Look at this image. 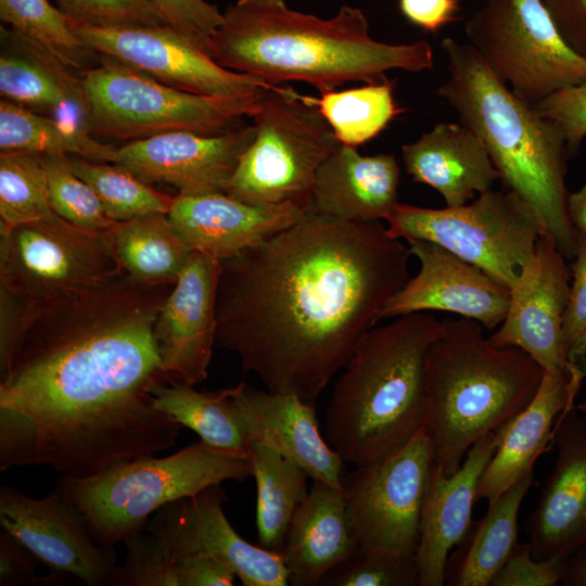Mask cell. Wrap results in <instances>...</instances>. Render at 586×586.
<instances>
[{
    "mask_svg": "<svg viewBox=\"0 0 586 586\" xmlns=\"http://www.w3.org/2000/svg\"><path fill=\"white\" fill-rule=\"evenodd\" d=\"M173 286L119 271L39 304L0 378L1 471L84 477L176 445L182 426L150 394L167 382L154 323Z\"/></svg>",
    "mask_w": 586,
    "mask_h": 586,
    "instance_id": "obj_1",
    "label": "cell"
},
{
    "mask_svg": "<svg viewBox=\"0 0 586 586\" xmlns=\"http://www.w3.org/2000/svg\"><path fill=\"white\" fill-rule=\"evenodd\" d=\"M410 256L380 221L309 211L222 260L216 346L235 353L266 390L316 405L410 278Z\"/></svg>",
    "mask_w": 586,
    "mask_h": 586,
    "instance_id": "obj_2",
    "label": "cell"
},
{
    "mask_svg": "<svg viewBox=\"0 0 586 586\" xmlns=\"http://www.w3.org/2000/svg\"><path fill=\"white\" fill-rule=\"evenodd\" d=\"M221 67L270 85L303 81L320 94L349 81L385 84L391 69L433 67L429 42L391 44L374 40L364 12L342 5L321 18L290 9L284 0H237L224 12L209 41Z\"/></svg>",
    "mask_w": 586,
    "mask_h": 586,
    "instance_id": "obj_3",
    "label": "cell"
},
{
    "mask_svg": "<svg viewBox=\"0 0 586 586\" xmlns=\"http://www.w3.org/2000/svg\"><path fill=\"white\" fill-rule=\"evenodd\" d=\"M441 47L448 78L436 94L481 138L507 190L537 209L547 235L573 260L577 238L568 213L570 156L561 131L496 77L469 43L447 37Z\"/></svg>",
    "mask_w": 586,
    "mask_h": 586,
    "instance_id": "obj_4",
    "label": "cell"
},
{
    "mask_svg": "<svg viewBox=\"0 0 586 586\" xmlns=\"http://www.w3.org/2000/svg\"><path fill=\"white\" fill-rule=\"evenodd\" d=\"M443 331V320L420 311L374 326L362 336L324 415L326 440L344 462L379 460L424 426V355Z\"/></svg>",
    "mask_w": 586,
    "mask_h": 586,
    "instance_id": "obj_5",
    "label": "cell"
},
{
    "mask_svg": "<svg viewBox=\"0 0 586 586\" xmlns=\"http://www.w3.org/2000/svg\"><path fill=\"white\" fill-rule=\"evenodd\" d=\"M443 324L424 355V425L434 464L451 474L480 438L501 431L532 402L544 370L522 349L489 342L477 320Z\"/></svg>",
    "mask_w": 586,
    "mask_h": 586,
    "instance_id": "obj_6",
    "label": "cell"
},
{
    "mask_svg": "<svg viewBox=\"0 0 586 586\" xmlns=\"http://www.w3.org/2000/svg\"><path fill=\"white\" fill-rule=\"evenodd\" d=\"M252 475L250 459L200 441L169 456L139 457L89 476L62 475L55 488L80 513L92 539L113 547L144 531L162 507Z\"/></svg>",
    "mask_w": 586,
    "mask_h": 586,
    "instance_id": "obj_7",
    "label": "cell"
},
{
    "mask_svg": "<svg viewBox=\"0 0 586 586\" xmlns=\"http://www.w3.org/2000/svg\"><path fill=\"white\" fill-rule=\"evenodd\" d=\"M251 117L255 139L225 193L255 205L310 209L316 174L341 144L332 128L307 95L283 86L262 92Z\"/></svg>",
    "mask_w": 586,
    "mask_h": 586,
    "instance_id": "obj_8",
    "label": "cell"
},
{
    "mask_svg": "<svg viewBox=\"0 0 586 586\" xmlns=\"http://www.w3.org/2000/svg\"><path fill=\"white\" fill-rule=\"evenodd\" d=\"M80 76L89 135L127 142L171 131L221 135L251 117L258 100L186 92L102 55Z\"/></svg>",
    "mask_w": 586,
    "mask_h": 586,
    "instance_id": "obj_9",
    "label": "cell"
},
{
    "mask_svg": "<svg viewBox=\"0 0 586 586\" xmlns=\"http://www.w3.org/2000/svg\"><path fill=\"white\" fill-rule=\"evenodd\" d=\"M390 235L433 242L511 289L547 235L537 209L512 191L488 190L472 203L436 209L398 203Z\"/></svg>",
    "mask_w": 586,
    "mask_h": 586,
    "instance_id": "obj_10",
    "label": "cell"
},
{
    "mask_svg": "<svg viewBox=\"0 0 586 586\" xmlns=\"http://www.w3.org/2000/svg\"><path fill=\"white\" fill-rule=\"evenodd\" d=\"M464 34L488 69L534 106L586 81V59L565 43L543 0H485Z\"/></svg>",
    "mask_w": 586,
    "mask_h": 586,
    "instance_id": "obj_11",
    "label": "cell"
},
{
    "mask_svg": "<svg viewBox=\"0 0 586 586\" xmlns=\"http://www.w3.org/2000/svg\"><path fill=\"white\" fill-rule=\"evenodd\" d=\"M433 463V444L424 425L397 450L345 470L342 492L358 548L416 553Z\"/></svg>",
    "mask_w": 586,
    "mask_h": 586,
    "instance_id": "obj_12",
    "label": "cell"
},
{
    "mask_svg": "<svg viewBox=\"0 0 586 586\" xmlns=\"http://www.w3.org/2000/svg\"><path fill=\"white\" fill-rule=\"evenodd\" d=\"M100 233L54 212L13 227L0 225V285L40 304L119 272Z\"/></svg>",
    "mask_w": 586,
    "mask_h": 586,
    "instance_id": "obj_13",
    "label": "cell"
},
{
    "mask_svg": "<svg viewBox=\"0 0 586 586\" xmlns=\"http://www.w3.org/2000/svg\"><path fill=\"white\" fill-rule=\"evenodd\" d=\"M97 54L112 58L173 88L220 99H256L272 87L264 79L218 65L166 25L95 26L69 21Z\"/></svg>",
    "mask_w": 586,
    "mask_h": 586,
    "instance_id": "obj_14",
    "label": "cell"
},
{
    "mask_svg": "<svg viewBox=\"0 0 586 586\" xmlns=\"http://www.w3.org/2000/svg\"><path fill=\"white\" fill-rule=\"evenodd\" d=\"M0 525L51 572L88 586L112 585L115 550L92 539L80 513L56 488L34 498L2 485Z\"/></svg>",
    "mask_w": 586,
    "mask_h": 586,
    "instance_id": "obj_15",
    "label": "cell"
},
{
    "mask_svg": "<svg viewBox=\"0 0 586 586\" xmlns=\"http://www.w3.org/2000/svg\"><path fill=\"white\" fill-rule=\"evenodd\" d=\"M227 500L221 485H212L162 507L145 531L162 538L175 559L206 553L231 568L244 586H286L289 572L281 555L242 538L224 512Z\"/></svg>",
    "mask_w": 586,
    "mask_h": 586,
    "instance_id": "obj_16",
    "label": "cell"
},
{
    "mask_svg": "<svg viewBox=\"0 0 586 586\" xmlns=\"http://www.w3.org/2000/svg\"><path fill=\"white\" fill-rule=\"evenodd\" d=\"M548 235L510 289L501 324L488 337L497 346L522 349L544 371H566L562 323L572 279L571 266Z\"/></svg>",
    "mask_w": 586,
    "mask_h": 586,
    "instance_id": "obj_17",
    "label": "cell"
},
{
    "mask_svg": "<svg viewBox=\"0 0 586 586\" xmlns=\"http://www.w3.org/2000/svg\"><path fill=\"white\" fill-rule=\"evenodd\" d=\"M255 136L254 125L244 123L216 136L165 132L117 146L113 163L151 184H170L178 194L225 193Z\"/></svg>",
    "mask_w": 586,
    "mask_h": 586,
    "instance_id": "obj_18",
    "label": "cell"
},
{
    "mask_svg": "<svg viewBox=\"0 0 586 586\" xmlns=\"http://www.w3.org/2000/svg\"><path fill=\"white\" fill-rule=\"evenodd\" d=\"M222 262L193 251L154 323L167 382L196 385L207 378L216 345L217 290Z\"/></svg>",
    "mask_w": 586,
    "mask_h": 586,
    "instance_id": "obj_19",
    "label": "cell"
},
{
    "mask_svg": "<svg viewBox=\"0 0 586 586\" xmlns=\"http://www.w3.org/2000/svg\"><path fill=\"white\" fill-rule=\"evenodd\" d=\"M420 269L385 304L381 319L420 311H447L495 330L504 321L510 289L477 266L425 240L407 241Z\"/></svg>",
    "mask_w": 586,
    "mask_h": 586,
    "instance_id": "obj_20",
    "label": "cell"
},
{
    "mask_svg": "<svg viewBox=\"0 0 586 586\" xmlns=\"http://www.w3.org/2000/svg\"><path fill=\"white\" fill-rule=\"evenodd\" d=\"M558 455L525 522L534 558L569 557L586 544V416L561 412L552 433Z\"/></svg>",
    "mask_w": 586,
    "mask_h": 586,
    "instance_id": "obj_21",
    "label": "cell"
},
{
    "mask_svg": "<svg viewBox=\"0 0 586 586\" xmlns=\"http://www.w3.org/2000/svg\"><path fill=\"white\" fill-rule=\"evenodd\" d=\"M308 212L294 203L255 205L214 192L174 196L167 217L191 251L222 262L295 225Z\"/></svg>",
    "mask_w": 586,
    "mask_h": 586,
    "instance_id": "obj_22",
    "label": "cell"
},
{
    "mask_svg": "<svg viewBox=\"0 0 586 586\" xmlns=\"http://www.w3.org/2000/svg\"><path fill=\"white\" fill-rule=\"evenodd\" d=\"M229 388L252 444L278 451L313 481L342 491L345 462L321 435L316 405L293 394L257 390L245 382Z\"/></svg>",
    "mask_w": 586,
    "mask_h": 586,
    "instance_id": "obj_23",
    "label": "cell"
},
{
    "mask_svg": "<svg viewBox=\"0 0 586 586\" xmlns=\"http://www.w3.org/2000/svg\"><path fill=\"white\" fill-rule=\"evenodd\" d=\"M500 434L501 431L480 438L468 450L460 468L451 474L444 473L433 463L416 550L419 586L445 584L447 559L472 522L479 480Z\"/></svg>",
    "mask_w": 586,
    "mask_h": 586,
    "instance_id": "obj_24",
    "label": "cell"
},
{
    "mask_svg": "<svg viewBox=\"0 0 586 586\" xmlns=\"http://www.w3.org/2000/svg\"><path fill=\"white\" fill-rule=\"evenodd\" d=\"M1 99L88 132L80 74L10 27H0Z\"/></svg>",
    "mask_w": 586,
    "mask_h": 586,
    "instance_id": "obj_25",
    "label": "cell"
},
{
    "mask_svg": "<svg viewBox=\"0 0 586 586\" xmlns=\"http://www.w3.org/2000/svg\"><path fill=\"white\" fill-rule=\"evenodd\" d=\"M399 180L394 154L364 156L340 144L316 174L309 211L345 221L385 220L398 204Z\"/></svg>",
    "mask_w": 586,
    "mask_h": 586,
    "instance_id": "obj_26",
    "label": "cell"
},
{
    "mask_svg": "<svg viewBox=\"0 0 586 586\" xmlns=\"http://www.w3.org/2000/svg\"><path fill=\"white\" fill-rule=\"evenodd\" d=\"M402 156L413 181L435 189L448 207L467 204L500 180L481 138L460 122L436 124L404 144Z\"/></svg>",
    "mask_w": 586,
    "mask_h": 586,
    "instance_id": "obj_27",
    "label": "cell"
},
{
    "mask_svg": "<svg viewBox=\"0 0 586 586\" xmlns=\"http://www.w3.org/2000/svg\"><path fill=\"white\" fill-rule=\"evenodd\" d=\"M358 549L341 489L322 481L313 486L290 524L281 552L293 586H317Z\"/></svg>",
    "mask_w": 586,
    "mask_h": 586,
    "instance_id": "obj_28",
    "label": "cell"
},
{
    "mask_svg": "<svg viewBox=\"0 0 586 586\" xmlns=\"http://www.w3.org/2000/svg\"><path fill=\"white\" fill-rule=\"evenodd\" d=\"M569 409V373L544 371L532 402L502 430L497 447L483 470L476 500L493 505L552 445L555 424Z\"/></svg>",
    "mask_w": 586,
    "mask_h": 586,
    "instance_id": "obj_29",
    "label": "cell"
},
{
    "mask_svg": "<svg viewBox=\"0 0 586 586\" xmlns=\"http://www.w3.org/2000/svg\"><path fill=\"white\" fill-rule=\"evenodd\" d=\"M533 479V471L525 473L487 507L483 518L471 522L447 559L446 585L491 586L520 544L518 514Z\"/></svg>",
    "mask_w": 586,
    "mask_h": 586,
    "instance_id": "obj_30",
    "label": "cell"
},
{
    "mask_svg": "<svg viewBox=\"0 0 586 586\" xmlns=\"http://www.w3.org/2000/svg\"><path fill=\"white\" fill-rule=\"evenodd\" d=\"M118 269L145 284H175L191 251L173 229L166 213L116 221L101 232Z\"/></svg>",
    "mask_w": 586,
    "mask_h": 586,
    "instance_id": "obj_31",
    "label": "cell"
},
{
    "mask_svg": "<svg viewBox=\"0 0 586 586\" xmlns=\"http://www.w3.org/2000/svg\"><path fill=\"white\" fill-rule=\"evenodd\" d=\"M150 394L155 409L194 431L202 442L251 458L252 443L230 388L200 392L193 385L169 381L156 383Z\"/></svg>",
    "mask_w": 586,
    "mask_h": 586,
    "instance_id": "obj_32",
    "label": "cell"
},
{
    "mask_svg": "<svg viewBox=\"0 0 586 586\" xmlns=\"http://www.w3.org/2000/svg\"><path fill=\"white\" fill-rule=\"evenodd\" d=\"M250 460L257 488V545L281 555L290 524L308 494L309 475L265 445L253 443Z\"/></svg>",
    "mask_w": 586,
    "mask_h": 586,
    "instance_id": "obj_33",
    "label": "cell"
},
{
    "mask_svg": "<svg viewBox=\"0 0 586 586\" xmlns=\"http://www.w3.org/2000/svg\"><path fill=\"white\" fill-rule=\"evenodd\" d=\"M116 149L52 117L3 99L0 101L1 151L62 153L113 163Z\"/></svg>",
    "mask_w": 586,
    "mask_h": 586,
    "instance_id": "obj_34",
    "label": "cell"
},
{
    "mask_svg": "<svg viewBox=\"0 0 586 586\" xmlns=\"http://www.w3.org/2000/svg\"><path fill=\"white\" fill-rule=\"evenodd\" d=\"M394 81L307 97L332 128L341 144L357 148L377 137L403 112L395 101Z\"/></svg>",
    "mask_w": 586,
    "mask_h": 586,
    "instance_id": "obj_35",
    "label": "cell"
},
{
    "mask_svg": "<svg viewBox=\"0 0 586 586\" xmlns=\"http://www.w3.org/2000/svg\"><path fill=\"white\" fill-rule=\"evenodd\" d=\"M0 18L25 39L82 73L99 55L73 30L69 20L48 0H0Z\"/></svg>",
    "mask_w": 586,
    "mask_h": 586,
    "instance_id": "obj_36",
    "label": "cell"
},
{
    "mask_svg": "<svg viewBox=\"0 0 586 586\" xmlns=\"http://www.w3.org/2000/svg\"><path fill=\"white\" fill-rule=\"evenodd\" d=\"M74 173L97 193L107 217L124 221L150 213H168L174 198L115 163L68 156Z\"/></svg>",
    "mask_w": 586,
    "mask_h": 586,
    "instance_id": "obj_37",
    "label": "cell"
},
{
    "mask_svg": "<svg viewBox=\"0 0 586 586\" xmlns=\"http://www.w3.org/2000/svg\"><path fill=\"white\" fill-rule=\"evenodd\" d=\"M51 213L53 209L40 154L1 151L0 225L13 227Z\"/></svg>",
    "mask_w": 586,
    "mask_h": 586,
    "instance_id": "obj_38",
    "label": "cell"
},
{
    "mask_svg": "<svg viewBox=\"0 0 586 586\" xmlns=\"http://www.w3.org/2000/svg\"><path fill=\"white\" fill-rule=\"evenodd\" d=\"M46 170L50 204L64 220L90 232L100 233L115 224L93 189L71 167L67 154H40Z\"/></svg>",
    "mask_w": 586,
    "mask_h": 586,
    "instance_id": "obj_39",
    "label": "cell"
},
{
    "mask_svg": "<svg viewBox=\"0 0 586 586\" xmlns=\"http://www.w3.org/2000/svg\"><path fill=\"white\" fill-rule=\"evenodd\" d=\"M322 586H413L418 585L416 553L397 555L358 548L330 570Z\"/></svg>",
    "mask_w": 586,
    "mask_h": 586,
    "instance_id": "obj_40",
    "label": "cell"
},
{
    "mask_svg": "<svg viewBox=\"0 0 586 586\" xmlns=\"http://www.w3.org/2000/svg\"><path fill=\"white\" fill-rule=\"evenodd\" d=\"M570 295L563 315L562 333L569 373V409L586 378V239L577 238V253L571 265Z\"/></svg>",
    "mask_w": 586,
    "mask_h": 586,
    "instance_id": "obj_41",
    "label": "cell"
},
{
    "mask_svg": "<svg viewBox=\"0 0 586 586\" xmlns=\"http://www.w3.org/2000/svg\"><path fill=\"white\" fill-rule=\"evenodd\" d=\"M139 532L124 544L125 561L116 565L112 585L115 586H179L176 559L162 538Z\"/></svg>",
    "mask_w": 586,
    "mask_h": 586,
    "instance_id": "obj_42",
    "label": "cell"
},
{
    "mask_svg": "<svg viewBox=\"0 0 586 586\" xmlns=\"http://www.w3.org/2000/svg\"><path fill=\"white\" fill-rule=\"evenodd\" d=\"M60 11L74 23L116 25H165L149 0H54Z\"/></svg>",
    "mask_w": 586,
    "mask_h": 586,
    "instance_id": "obj_43",
    "label": "cell"
},
{
    "mask_svg": "<svg viewBox=\"0 0 586 586\" xmlns=\"http://www.w3.org/2000/svg\"><path fill=\"white\" fill-rule=\"evenodd\" d=\"M164 24L209 55L212 36L222 24L224 13L205 0H149Z\"/></svg>",
    "mask_w": 586,
    "mask_h": 586,
    "instance_id": "obj_44",
    "label": "cell"
},
{
    "mask_svg": "<svg viewBox=\"0 0 586 586\" xmlns=\"http://www.w3.org/2000/svg\"><path fill=\"white\" fill-rule=\"evenodd\" d=\"M535 107L561 131L569 156L575 155L586 138V81L557 91Z\"/></svg>",
    "mask_w": 586,
    "mask_h": 586,
    "instance_id": "obj_45",
    "label": "cell"
},
{
    "mask_svg": "<svg viewBox=\"0 0 586 586\" xmlns=\"http://www.w3.org/2000/svg\"><path fill=\"white\" fill-rule=\"evenodd\" d=\"M569 557L536 559L528 543L519 544L491 586H555L561 583Z\"/></svg>",
    "mask_w": 586,
    "mask_h": 586,
    "instance_id": "obj_46",
    "label": "cell"
},
{
    "mask_svg": "<svg viewBox=\"0 0 586 586\" xmlns=\"http://www.w3.org/2000/svg\"><path fill=\"white\" fill-rule=\"evenodd\" d=\"M38 306L0 285V378L8 373Z\"/></svg>",
    "mask_w": 586,
    "mask_h": 586,
    "instance_id": "obj_47",
    "label": "cell"
},
{
    "mask_svg": "<svg viewBox=\"0 0 586 586\" xmlns=\"http://www.w3.org/2000/svg\"><path fill=\"white\" fill-rule=\"evenodd\" d=\"M38 563L27 548L0 530V586L37 585Z\"/></svg>",
    "mask_w": 586,
    "mask_h": 586,
    "instance_id": "obj_48",
    "label": "cell"
},
{
    "mask_svg": "<svg viewBox=\"0 0 586 586\" xmlns=\"http://www.w3.org/2000/svg\"><path fill=\"white\" fill-rule=\"evenodd\" d=\"M179 586H231L237 577L226 563L206 553L176 558Z\"/></svg>",
    "mask_w": 586,
    "mask_h": 586,
    "instance_id": "obj_49",
    "label": "cell"
},
{
    "mask_svg": "<svg viewBox=\"0 0 586 586\" xmlns=\"http://www.w3.org/2000/svg\"><path fill=\"white\" fill-rule=\"evenodd\" d=\"M565 43L586 59V0H543Z\"/></svg>",
    "mask_w": 586,
    "mask_h": 586,
    "instance_id": "obj_50",
    "label": "cell"
},
{
    "mask_svg": "<svg viewBox=\"0 0 586 586\" xmlns=\"http://www.w3.org/2000/svg\"><path fill=\"white\" fill-rule=\"evenodd\" d=\"M398 7L406 20L430 33L455 22L461 10L460 0H398Z\"/></svg>",
    "mask_w": 586,
    "mask_h": 586,
    "instance_id": "obj_51",
    "label": "cell"
},
{
    "mask_svg": "<svg viewBox=\"0 0 586 586\" xmlns=\"http://www.w3.org/2000/svg\"><path fill=\"white\" fill-rule=\"evenodd\" d=\"M568 213L576 238L586 239V183L569 194Z\"/></svg>",
    "mask_w": 586,
    "mask_h": 586,
    "instance_id": "obj_52",
    "label": "cell"
},
{
    "mask_svg": "<svg viewBox=\"0 0 586 586\" xmlns=\"http://www.w3.org/2000/svg\"><path fill=\"white\" fill-rule=\"evenodd\" d=\"M561 584L564 586H586V544L569 556Z\"/></svg>",
    "mask_w": 586,
    "mask_h": 586,
    "instance_id": "obj_53",
    "label": "cell"
},
{
    "mask_svg": "<svg viewBox=\"0 0 586 586\" xmlns=\"http://www.w3.org/2000/svg\"><path fill=\"white\" fill-rule=\"evenodd\" d=\"M576 409L578 410V412L586 416V397L576 405Z\"/></svg>",
    "mask_w": 586,
    "mask_h": 586,
    "instance_id": "obj_54",
    "label": "cell"
}]
</instances>
